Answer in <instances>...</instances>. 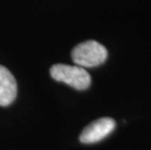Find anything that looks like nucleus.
Segmentation results:
<instances>
[{
    "instance_id": "2",
    "label": "nucleus",
    "mask_w": 151,
    "mask_h": 150,
    "mask_svg": "<svg viewBox=\"0 0 151 150\" xmlns=\"http://www.w3.org/2000/svg\"><path fill=\"white\" fill-rule=\"evenodd\" d=\"M50 74L56 81L63 82L80 91L89 88L92 81L89 73L78 65H54L50 69Z\"/></svg>"
},
{
    "instance_id": "1",
    "label": "nucleus",
    "mask_w": 151,
    "mask_h": 150,
    "mask_svg": "<svg viewBox=\"0 0 151 150\" xmlns=\"http://www.w3.org/2000/svg\"><path fill=\"white\" fill-rule=\"evenodd\" d=\"M107 50L95 40H88L74 47L71 52L72 60L81 67H95L107 59Z\"/></svg>"
},
{
    "instance_id": "4",
    "label": "nucleus",
    "mask_w": 151,
    "mask_h": 150,
    "mask_svg": "<svg viewBox=\"0 0 151 150\" xmlns=\"http://www.w3.org/2000/svg\"><path fill=\"white\" fill-rule=\"evenodd\" d=\"M17 97V82L9 70L0 65V105L7 106Z\"/></svg>"
},
{
    "instance_id": "3",
    "label": "nucleus",
    "mask_w": 151,
    "mask_h": 150,
    "mask_svg": "<svg viewBox=\"0 0 151 150\" xmlns=\"http://www.w3.org/2000/svg\"><path fill=\"white\" fill-rule=\"evenodd\" d=\"M115 126L116 123L112 118H99L85 127L80 135L79 139L82 143H86V144L96 143L106 138L115 129Z\"/></svg>"
}]
</instances>
